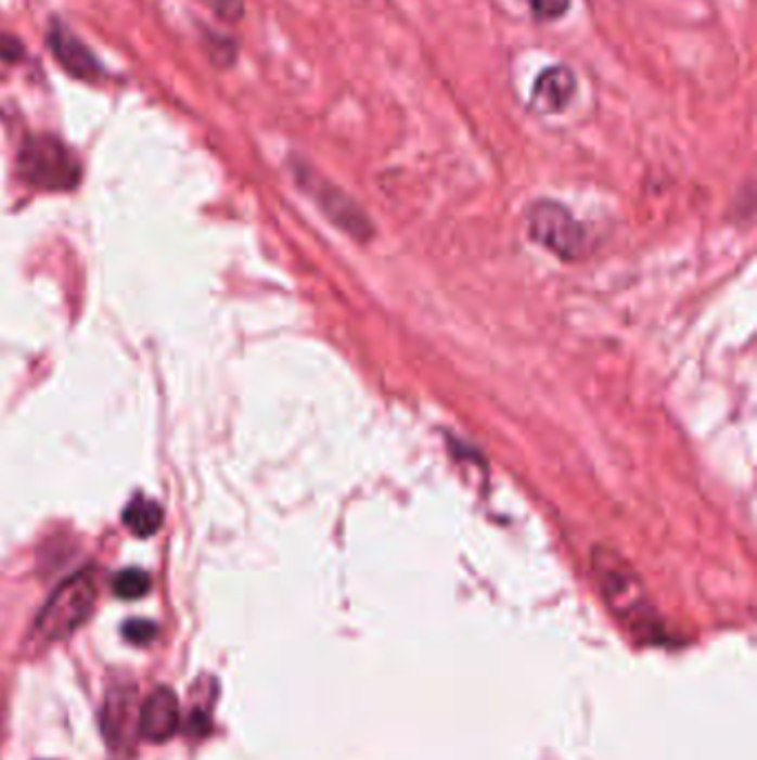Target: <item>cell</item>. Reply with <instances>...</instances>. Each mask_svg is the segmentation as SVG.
I'll list each match as a JSON object with an SVG mask.
<instances>
[{
	"mask_svg": "<svg viewBox=\"0 0 757 760\" xmlns=\"http://www.w3.org/2000/svg\"><path fill=\"white\" fill-rule=\"evenodd\" d=\"M123 636L127 639V643L136 645V647H145L152 645L158 636V624L154 620H145V618H131L123 624Z\"/></svg>",
	"mask_w": 757,
	"mask_h": 760,
	"instance_id": "cell-12",
	"label": "cell"
},
{
	"mask_svg": "<svg viewBox=\"0 0 757 760\" xmlns=\"http://www.w3.org/2000/svg\"><path fill=\"white\" fill-rule=\"evenodd\" d=\"M21 54H23L21 40H16L12 36H0V59H3V61H18Z\"/></svg>",
	"mask_w": 757,
	"mask_h": 760,
	"instance_id": "cell-15",
	"label": "cell"
},
{
	"mask_svg": "<svg viewBox=\"0 0 757 760\" xmlns=\"http://www.w3.org/2000/svg\"><path fill=\"white\" fill-rule=\"evenodd\" d=\"M309 181H311V196H316L318 205L324 209V214L336 222L338 228H343L345 232L358 236V239H364L367 236V228H369V220L362 216V211L354 205L351 198H347L341 190H336L334 185H329V183H316V178L309 176Z\"/></svg>",
	"mask_w": 757,
	"mask_h": 760,
	"instance_id": "cell-9",
	"label": "cell"
},
{
	"mask_svg": "<svg viewBox=\"0 0 757 760\" xmlns=\"http://www.w3.org/2000/svg\"><path fill=\"white\" fill-rule=\"evenodd\" d=\"M538 21H557L572 8V0H523Z\"/></svg>",
	"mask_w": 757,
	"mask_h": 760,
	"instance_id": "cell-13",
	"label": "cell"
},
{
	"mask_svg": "<svg viewBox=\"0 0 757 760\" xmlns=\"http://www.w3.org/2000/svg\"><path fill=\"white\" fill-rule=\"evenodd\" d=\"M209 5L224 21H239L245 12V0H209Z\"/></svg>",
	"mask_w": 757,
	"mask_h": 760,
	"instance_id": "cell-14",
	"label": "cell"
},
{
	"mask_svg": "<svg viewBox=\"0 0 757 760\" xmlns=\"http://www.w3.org/2000/svg\"><path fill=\"white\" fill-rule=\"evenodd\" d=\"M138 694L131 683L114 685L105 694L103 711H101V730L116 753H127L138 734Z\"/></svg>",
	"mask_w": 757,
	"mask_h": 760,
	"instance_id": "cell-5",
	"label": "cell"
},
{
	"mask_svg": "<svg viewBox=\"0 0 757 760\" xmlns=\"http://www.w3.org/2000/svg\"><path fill=\"white\" fill-rule=\"evenodd\" d=\"M47 40H50L54 59L72 76H76L80 80H97L101 76V65H99L97 56H93L87 44L74 31H69L65 25L52 23L50 34H47Z\"/></svg>",
	"mask_w": 757,
	"mask_h": 760,
	"instance_id": "cell-8",
	"label": "cell"
},
{
	"mask_svg": "<svg viewBox=\"0 0 757 760\" xmlns=\"http://www.w3.org/2000/svg\"><path fill=\"white\" fill-rule=\"evenodd\" d=\"M180 730V703L169 687L154 690L138 713V734L150 743H167Z\"/></svg>",
	"mask_w": 757,
	"mask_h": 760,
	"instance_id": "cell-6",
	"label": "cell"
},
{
	"mask_svg": "<svg viewBox=\"0 0 757 760\" xmlns=\"http://www.w3.org/2000/svg\"><path fill=\"white\" fill-rule=\"evenodd\" d=\"M123 523L133 536H140V539H147V536H154L161 529V525H163V510H161V505L156 501L145 499V497H138L123 512Z\"/></svg>",
	"mask_w": 757,
	"mask_h": 760,
	"instance_id": "cell-10",
	"label": "cell"
},
{
	"mask_svg": "<svg viewBox=\"0 0 757 760\" xmlns=\"http://www.w3.org/2000/svg\"><path fill=\"white\" fill-rule=\"evenodd\" d=\"M99 578L91 569H85L52 594L36 620V636L42 643H59L78 632L97 609Z\"/></svg>",
	"mask_w": 757,
	"mask_h": 760,
	"instance_id": "cell-2",
	"label": "cell"
},
{
	"mask_svg": "<svg viewBox=\"0 0 757 760\" xmlns=\"http://www.w3.org/2000/svg\"><path fill=\"white\" fill-rule=\"evenodd\" d=\"M578 92V80L572 67L553 65L538 74L531 89V107L540 114H562Z\"/></svg>",
	"mask_w": 757,
	"mask_h": 760,
	"instance_id": "cell-7",
	"label": "cell"
},
{
	"mask_svg": "<svg viewBox=\"0 0 757 760\" xmlns=\"http://www.w3.org/2000/svg\"><path fill=\"white\" fill-rule=\"evenodd\" d=\"M591 565L595 583L611 611L627 622L636 634L655 636L659 630L655 609L646 596L642 580L629 567V563L613 550L595 548Z\"/></svg>",
	"mask_w": 757,
	"mask_h": 760,
	"instance_id": "cell-1",
	"label": "cell"
},
{
	"mask_svg": "<svg viewBox=\"0 0 757 760\" xmlns=\"http://www.w3.org/2000/svg\"><path fill=\"white\" fill-rule=\"evenodd\" d=\"M114 594L123 601H138V598H143L150 590H152V578L147 571L143 569H123L116 574L114 578Z\"/></svg>",
	"mask_w": 757,
	"mask_h": 760,
	"instance_id": "cell-11",
	"label": "cell"
},
{
	"mask_svg": "<svg viewBox=\"0 0 757 760\" xmlns=\"http://www.w3.org/2000/svg\"><path fill=\"white\" fill-rule=\"evenodd\" d=\"M529 236L562 260H578L587 247V232L576 216L555 201H538L527 214Z\"/></svg>",
	"mask_w": 757,
	"mask_h": 760,
	"instance_id": "cell-4",
	"label": "cell"
},
{
	"mask_svg": "<svg viewBox=\"0 0 757 760\" xmlns=\"http://www.w3.org/2000/svg\"><path fill=\"white\" fill-rule=\"evenodd\" d=\"M18 169L29 185L44 192H69L80 181L78 158L50 133H36L23 143Z\"/></svg>",
	"mask_w": 757,
	"mask_h": 760,
	"instance_id": "cell-3",
	"label": "cell"
}]
</instances>
